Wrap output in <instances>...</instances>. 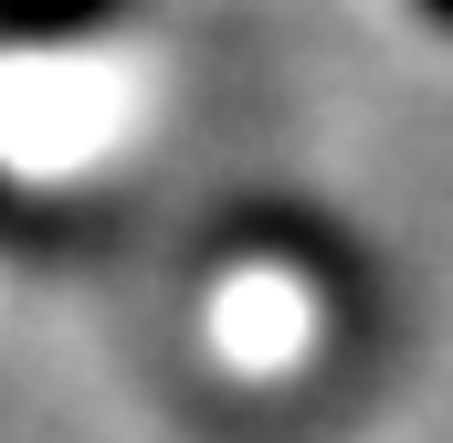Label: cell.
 Masks as SVG:
<instances>
[{"instance_id": "cell-1", "label": "cell", "mask_w": 453, "mask_h": 443, "mask_svg": "<svg viewBox=\"0 0 453 443\" xmlns=\"http://www.w3.org/2000/svg\"><path fill=\"white\" fill-rule=\"evenodd\" d=\"M137 0H0V53H64V43H96L116 32Z\"/></svg>"}, {"instance_id": "cell-2", "label": "cell", "mask_w": 453, "mask_h": 443, "mask_svg": "<svg viewBox=\"0 0 453 443\" xmlns=\"http://www.w3.org/2000/svg\"><path fill=\"white\" fill-rule=\"evenodd\" d=\"M422 11H433V21H443V32H453V0H422Z\"/></svg>"}]
</instances>
